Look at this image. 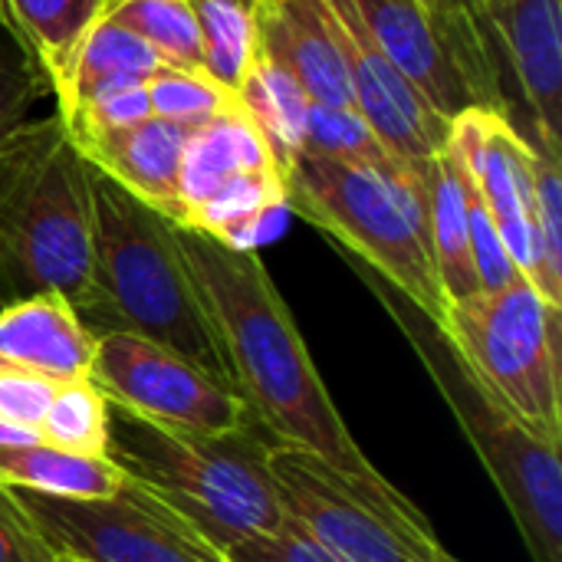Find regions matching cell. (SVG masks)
I'll list each match as a JSON object with an SVG mask.
<instances>
[{
  "instance_id": "6da1fadb",
  "label": "cell",
  "mask_w": 562,
  "mask_h": 562,
  "mask_svg": "<svg viewBox=\"0 0 562 562\" xmlns=\"http://www.w3.org/2000/svg\"><path fill=\"white\" fill-rule=\"evenodd\" d=\"M175 240L254 428L267 431L270 441L316 454L382 510L408 524H428L352 438L260 254L224 247L178 224Z\"/></svg>"
},
{
  "instance_id": "7a4b0ae2",
  "label": "cell",
  "mask_w": 562,
  "mask_h": 562,
  "mask_svg": "<svg viewBox=\"0 0 562 562\" xmlns=\"http://www.w3.org/2000/svg\"><path fill=\"white\" fill-rule=\"evenodd\" d=\"M89 191L92 293L82 323L95 336L132 333L158 342L234 389L217 329L181 260L175 224L92 165Z\"/></svg>"
},
{
  "instance_id": "3957f363",
  "label": "cell",
  "mask_w": 562,
  "mask_h": 562,
  "mask_svg": "<svg viewBox=\"0 0 562 562\" xmlns=\"http://www.w3.org/2000/svg\"><path fill=\"white\" fill-rule=\"evenodd\" d=\"M53 293L82 316L92 293L89 165L56 115L0 148V306Z\"/></svg>"
},
{
  "instance_id": "277c9868",
  "label": "cell",
  "mask_w": 562,
  "mask_h": 562,
  "mask_svg": "<svg viewBox=\"0 0 562 562\" xmlns=\"http://www.w3.org/2000/svg\"><path fill=\"white\" fill-rule=\"evenodd\" d=\"M105 458L221 550L254 533H273L290 520L267 468V441L250 428L201 435L109 402Z\"/></svg>"
},
{
  "instance_id": "5b68a950",
  "label": "cell",
  "mask_w": 562,
  "mask_h": 562,
  "mask_svg": "<svg viewBox=\"0 0 562 562\" xmlns=\"http://www.w3.org/2000/svg\"><path fill=\"white\" fill-rule=\"evenodd\" d=\"M286 207L356 254L369 277L392 286L418 313L445 323L425 181L398 165L296 155L286 168Z\"/></svg>"
},
{
  "instance_id": "8992f818",
  "label": "cell",
  "mask_w": 562,
  "mask_h": 562,
  "mask_svg": "<svg viewBox=\"0 0 562 562\" xmlns=\"http://www.w3.org/2000/svg\"><path fill=\"white\" fill-rule=\"evenodd\" d=\"M418 362L477 451L533 562H562V448L533 435L464 362L448 333L382 280L369 277Z\"/></svg>"
},
{
  "instance_id": "52a82bcc",
  "label": "cell",
  "mask_w": 562,
  "mask_h": 562,
  "mask_svg": "<svg viewBox=\"0 0 562 562\" xmlns=\"http://www.w3.org/2000/svg\"><path fill=\"white\" fill-rule=\"evenodd\" d=\"M527 277L448 306L441 329L484 385L543 441L562 448V326Z\"/></svg>"
},
{
  "instance_id": "ba28073f",
  "label": "cell",
  "mask_w": 562,
  "mask_h": 562,
  "mask_svg": "<svg viewBox=\"0 0 562 562\" xmlns=\"http://www.w3.org/2000/svg\"><path fill=\"white\" fill-rule=\"evenodd\" d=\"M267 468L286 514L339 562H448L431 524H408L382 510L316 454L270 441Z\"/></svg>"
},
{
  "instance_id": "9c48e42d",
  "label": "cell",
  "mask_w": 562,
  "mask_h": 562,
  "mask_svg": "<svg viewBox=\"0 0 562 562\" xmlns=\"http://www.w3.org/2000/svg\"><path fill=\"white\" fill-rule=\"evenodd\" d=\"M46 543L82 562H231L221 547L132 481L109 501H63L10 487Z\"/></svg>"
},
{
  "instance_id": "30bf717a",
  "label": "cell",
  "mask_w": 562,
  "mask_h": 562,
  "mask_svg": "<svg viewBox=\"0 0 562 562\" xmlns=\"http://www.w3.org/2000/svg\"><path fill=\"white\" fill-rule=\"evenodd\" d=\"M89 379L99 392L158 425L234 435L254 428L244 398L191 359L132 333H99Z\"/></svg>"
},
{
  "instance_id": "8fae6325",
  "label": "cell",
  "mask_w": 562,
  "mask_h": 562,
  "mask_svg": "<svg viewBox=\"0 0 562 562\" xmlns=\"http://www.w3.org/2000/svg\"><path fill=\"white\" fill-rule=\"evenodd\" d=\"M385 59L448 122L471 109L504 112L494 53L461 40L422 0H352Z\"/></svg>"
},
{
  "instance_id": "7c38bea8",
  "label": "cell",
  "mask_w": 562,
  "mask_h": 562,
  "mask_svg": "<svg viewBox=\"0 0 562 562\" xmlns=\"http://www.w3.org/2000/svg\"><path fill=\"white\" fill-rule=\"evenodd\" d=\"M336 20L349 86L352 109L366 119L372 135L385 145V151L412 175L425 181L431 158L448 145L451 122L441 119L422 92L385 59L375 40L366 33L352 0H326Z\"/></svg>"
},
{
  "instance_id": "4fadbf2b",
  "label": "cell",
  "mask_w": 562,
  "mask_h": 562,
  "mask_svg": "<svg viewBox=\"0 0 562 562\" xmlns=\"http://www.w3.org/2000/svg\"><path fill=\"white\" fill-rule=\"evenodd\" d=\"M451 148L458 151L464 171L471 175L481 201L487 204L507 254L517 270L533 283L537 250H533V145L510 125L504 112L471 109L451 122Z\"/></svg>"
},
{
  "instance_id": "5bb4252c",
  "label": "cell",
  "mask_w": 562,
  "mask_h": 562,
  "mask_svg": "<svg viewBox=\"0 0 562 562\" xmlns=\"http://www.w3.org/2000/svg\"><path fill=\"white\" fill-rule=\"evenodd\" d=\"M487 30L501 43L537 128V148L560 155L562 0H494Z\"/></svg>"
},
{
  "instance_id": "9a60e30c",
  "label": "cell",
  "mask_w": 562,
  "mask_h": 562,
  "mask_svg": "<svg viewBox=\"0 0 562 562\" xmlns=\"http://www.w3.org/2000/svg\"><path fill=\"white\" fill-rule=\"evenodd\" d=\"M257 49L310 95L313 105L352 109V86L326 0H254Z\"/></svg>"
},
{
  "instance_id": "2e32d148",
  "label": "cell",
  "mask_w": 562,
  "mask_h": 562,
  "mask_svg": "<svg viewBox=\"0 0 562 562\" xmlns=\"http://www.w3.org/2000/svg\"><path fill=\"white\" fill-rule=\"evenodd\" d=\"M191 128L168 119H145L138 125L95 135L72 145L99 175L115 181L122 191L168 217L181 221V158Z\"/></svg>"
},
{
  "instance_id": "e0dca14e",
  "label": "cell",
  "mask_w": 562,
  "mask_h": 562,
  "mask_svg": "<svg viewBox=\"0 0 562 562\" xmlns=\"http://www.w3.org/2000/svg\"><path fill=\"white\" fill-rule=\"evenodd\" d=\"M95 333L63 296L40 293L0 306V366L76 382L89 379Z\"/></svg>"
},
{
  "instance_id": "ac0fdd59",
  "label": "cell",
  "mask_w": 562,
  "mask_h": 562,
  "mask_svg": "<svg viewBox=\"0 0 562 562\" xmlns=\"http://www.w3.org/2000/svg\"><path fill=\"white\" fill-rule=\"evenodd\" d=\"M109 0H0V30H7L23 59L46 79L56 95L72 59L102 20Z\"/></svg>"
},
{
  "instance_id": "d6986e66",
  "label": "cell",
  "mask_w": 562,
  "mask_h": 562,
  "mask_svg": "<svg viewBox=\"0 0 562 562\" xmlns=\"http://www.w3.org/2000/svg\"><path fill=\"white\" fill-rule=\"evenodd\" d=\"M425 204H428V231H431V250H435L441 293H445V303L451 306L458 300L481 293L474 257H471L464 181H461V165L451 145H445L425 171Z\"/></svg>"
},
{
  "instance_id": "ffe728a7",
  "label": "cell",
  "mask_w": 562,
  "mask_h": 562,
  "mask_svg": "<svg viewBox=\"0 0 562 562\" xmlns=\"http://www.w3.org/2000/svg\"><path fill=\"white\" fill-rule=\"evenodd\" d=\"M0 484L63 501H109L128 477L109 458H82L36 441L0 448Z\"/></svg>"
},
{
  "instance_id": "44dd1931",
  "label": "cell",
  "mask_w": 562,
  "mask_h": 562,
  "mask_svg": "<svg viewBox=\"0 0 562 562\" xmlns=\"http://www.w3.org/2000/svg\"><path fill=\"white\" fill-rule=\"evenodd\" d=\"M237 105L247 112V119L260 128L263 142L270 145L277 165L290 168V161L303 148V128L310 112V95L293 82L290 72H283L273 59H267L260 49L244 76V82L234 92Z\"/></svg>"
},
{
  "instance_id": "7402d4cb",
  "label": "cell",
  "mask_w": 562,
  "mask_h": 562,
  "mask_svg": "<svg viewBox=\"0 0 562 562\" xmlns=\"http://www.w3.org/2000/svg\"><path fill=\"white\" fill-rule=\"evenodd\" d=\"M161 69H171L142 36L109 23L105 16L82 40L72 69L56 92V112H63L76 95L109 86V82H148Z\"/></svg>"
},
{
  "instance_id": "603a6c76",
  "label": "cell",
  "mask_w": 562,
  "mask_h": 562,
  "mask_svg": "<svg viewBox=\"0 0 562 562\" xmlns=\"http://www.w3.org/2000/svg\"><path fill=\"white\" fill-rule=\"evenodd\" d=\"M102 16L142 36L171 69L204 72V43L188 0H109Z\"/></svg>"
},
{
  "instance_id": "cb8c5ba5",
  "label": "cell",
  "mask_w": 562,
  "mask_h": 562,
  "mask_svg": "<svg viewBox=\"0 0 562 562\" xmlns=\"http://www.w3.org/2000/svg\"><path fill=\"white\" fill-rule=\"evenodd\" d=\"M204 43V72L231 95L257 56L254 3L244 0H188Z\"/></svg>"
},
{
  "instance_id": "d4e9b609",
  "label": "cell",
  "mask_w": 562,
  "mask_h": 562,
  "mask_svg": "<svg viewBox=\"0 0 562 562\" xmlns=\"http://www.w3.org/2000/svg\"><path fill=\"white\" fill-rule=\"evenodd\" d=\"M40 441L82 458H105L109 451V398L92 379L63 382L40 422Z\"/></svg>"
},
{
  "instance_id": "484cf974",
  "label": "cell",
  "mask_w": 562,
  "mask_h": 562,
  "mask_svg": "<svg viewBox=\"0 0 562 562\" xmlns=\"http://www.w3.org/2000/svg\"><path fill=\"white\" fill-rule=\"evenodd\" d=\"M533 250H537V273L533 286L562 306V168L560 155L533 145Z\"/></svg>"
},
{
  "instance_id": "4316f807",
  "label": "cell",
  "mask_w": 562,
  "mask_h": 562,
  "mask_svg": "<svg viewBox=\"0 0 562 562\" xmlns=\"http://www.w3.org/2000/svg\"><path fill=\"white\" fill-rule=\"evenodd\" d=\"M300 155H316L333 161L398 165L356 109H333V105H310Z\"/></svg>"
},
{
  "instance_id": "83f0119b",
  "label": "cell",
  "mask_w": 562,
  "mask_h": 562,
  "mask_svg": "<svg viewBox=\"0 0 562 562\" xmlns=\"http://www.w3.org/2000/svg\"><path fill=\"white\" fill-rule=\"evenodd\" d=\"M148 102H151V115L188 128H198L207 119L237 105V99L227 89H221L211 76L188 72V69H161L158 76H151Z\"/></svg>"
},
{
  "instance_id": "f1b7e54d",
  "label": "cell",
  "mask_w": 562,
  "mask_h": 562,
  "mask_svg": "<svg viewBox=\"0 0 562 562\" xmlns=\"http://www.w3.org/2000/svg\"><path fill=\"white\" fill-rule=\"evenodd\" d=\"M46 89V79L23 59V53H10L0 40V148L30 122V112Z\"/></svg>"
},
{
  "instance_id": "f546056e",
  "label": "cell",
  "mask_w": 562,
  "mask_h": 562,
  "mask_svg": "<svg viewBox=\"0 0 562 562\" xmlns=\"http://www.w3.org/2000/svg\"><path fill=\"white\" fill-rule=\"evenodd\" d=\"M231 562H339L326 547H319L293 517L273 533H254L224 550Z\"/></svg>"
},
{
  "instance_id": "4dcf8cb0",
  "label": "cell",
  "mask_w": 562,
  "mask_h": 562,
  "mask_svg": "<svg viewBox=\"0 0 562 562\" xmlns=\"http://www.w3.org/2000/svg\"><path fill=\"white\" fill-rule=\"evenodd\" d=\"M63 382L26 372V369H10L0 366V415L13 425H23L40 435V422L46 418V408Z\"/></svg>"
},
{
  "instance_id": "1f68e13d",
  "label": "cell",
  "mask_w": 562,
  "mask_h": 562,
  "mask_svg": "<svg viewBox=\"0 0 562 562\" xmlns=\"http://www.w3.org/2000/svg\"><path fill=\"white\" fill-rule=\"evenodd\" d=\"M56 557L16 494L0 484V562H56Z\"/></svg>"
},
{
  "instance_id": "d6a6232c",
  "label": "cell",
  "mask_w": 562,
  "mask_h": 562,
  "mask_svg": "<svg viewBox=\"0 0 562 562\" xmlns=\"http://www.w3.org/2000/svg\"><path fill=\"white\" fill-rule=\"evenodd\" d=\"M448 30H454L461 40H468V43H474V46H481V49H487V53H494L491 49V30L484 26V20L471 10V3L468 0H422Z\"/></svg>"
},
{
  "instance_id": "836d02e7",
  "label": "cell",
  "mask_w": 562,
  "mask_h": 562,
  "mask_svg": "<svg viewBox=\"0 0 562 562\" xmlns=\"http://www.w3.org/2000/svg\"><path fill=\"white\" fill-rule=\"evenodd\" d=\"M40 435L23 428V425H13L0 415V448H10V445H36Z\"/></svg>"
},
{
  "instance_id": "e575fe53",
  "label": "cell",
  "mask_w": 562,
  "mask_h": 562,
  "mask_svg": "<svg viewBox=\"0 0 562 562\" xmlns=\"http://www.w3.org/2000/svg\"><path fill=\"white\" fill-rule=\"evenodd\" d=\"M468 3H471V10H474V13L484 20V26H487V7H491L494 0H468Z\"/></svg>"
},
{
  "instance_id": "d590c367",
  "label": "cell",
  "mask_w": 562,
  "mask_h": 562,
  "mask_svg": "<svg viewBox=\"0 0 562 562\" xmlns=\"http://www.w3.org/2000/svg\"><path fill=\"white\" fill-rule=\"evenodd\" d=\"M56 562H82V560H72V557H63V553H59V557H56Z\"/></svg>"
},
{
  "instance_id": "8d00e7d4",
  "label": "cell",
  "mask_w": 562,
  "mask_h": 562,
  "mask_svg": "<svg viewBox=\"0 0 562 562\" xmlns=\"http://www.w3.org/2000/svg\"><path fill=\"white\" fill-rule=\"evenodd\" d=\"M244 3H254V0H244Z\"/></svg>"
},
{
  "instance_id": "74e56055",
  "label": "cell",
  "mask_w": 562,
  "mask_h": 562,
  "mask_svg": "<svg viewBox=\"0 0 562 562\" xmlns=\"http://www.w3.org/2000/svg\"><path fill=\"white\" fill-rule=\"evenodd\" d=\"M448 562H458V560H454V557H451V560H448Z\"/></svg>"
}]
</instances>
